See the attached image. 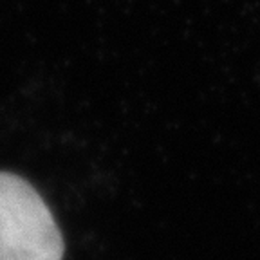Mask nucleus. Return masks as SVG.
<instances>
[{
    "mask_svg": "<svg viewBox=\"0 0 260 260\" xmlns=\"http://www.w3.org/2000/svg\"><path fill=\"white\" fill-rule=\"evenodd\" d=\"M63 239L54 217L20 175L0 172V260H61Z\"/></svg>",
    "mask_w": 260,
    "mask_h": 260,
    "instance_id": "nucleus-1",
    "label": "nucleus"
}]
</instances>
